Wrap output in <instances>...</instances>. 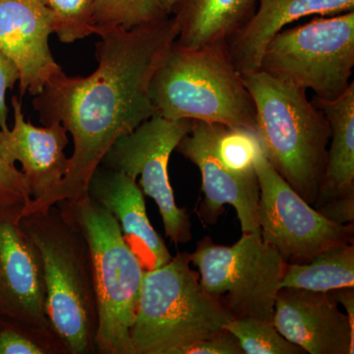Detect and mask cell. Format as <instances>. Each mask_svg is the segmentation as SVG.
I'll return each instance as SVG.
<instances>
[{
  "label": "cell",
  "instance_id": "2e32d148",
  "mask_svg": "<svg viewBox=\"0 0 354 354\" xmlns=\"http://www.w3.org/2000/svg\"><path fill=\"white\" fill-rule=\"evenodd\" d=\"M330 127V148L322 185L314 208L333 223L354 221V82L332 101L314 97Z\"/></svg>",
  "mask_w": 354,
  "mask_h": 354
},
{
  "label": "cell",
  "instance_id": "83f0119b",
  "mask_svg": "<svg viewBox=\"0 0 354 354\" xmlns=\"http://www.w3.org/2000/svg\"><path fill=\"white\" fill-rule=\"evenodd\" d=\"M19 80V69L10 58L0 50V130L2 131L9 129L7 123L8 108L6 102V91L13 88Z\"/></svg>",
  "mask_w": 354,
  "mask_h": 354
},
{
  "label": "cell",
  "instance_id": "9a60e30c",
  "mask_svg": "<svg viewBox=\"0 0 354 354\" xmlns=\"http://www.w3.org/2000/svg\"><path fill=\"white\" fill-rule=\"evenodd\" d=\"M14 113L12 129L0 130V156L11 165H22L32 199H39L55 189L68 171L67 130L59 122L37 127L25 120L22 102L11 100Z\"/></svg>",
  "mask_w": 354,
  "mask_h": 354
},
{
  "label": "cell",
  "instance_id": "30bf717a",
  "mask_svg": "<svg viewBox=\"0 0 354 354\" xmlns=\"http://www.w3.org/2000/svg\"><path fill=\"white\" fill-rule=\"evenodd\" d=\"M258 218L261 239L278 250L286 264H304L330 246L353 243L354 225L321 215L279 176L265 153L258 156Z\"/></svg>",
  "mask_w": 354,
  "mask_h": 354
},
{
  "label": "cell",
  "instance_id": "f1b7e54d",
  "mask_svg": "<svg viewBox=\"0 0 354 354\" xmlns=\"http://www.w3.org/2000/svg\"><path fill=\"white\" fill-rule=\"evenodd\" d=\"M333 291L335 292V299L346 310L349 322L354 328V288H341V290Z\"/></svg>",
  "mask_w": 354,
  "mask_h": 354
},
{
  "label": "cell",
  "instance_id": "5bb4252c",
  "mask_svg": "<svg viewBox=\"0 0 354 354\" xmlns=\"http://www.w3.org/2000/svg\"><path fill=\"white\" fill-rule=\"evenodd\" d=\"M53 28V14L38 0H0V50L19 69L21 97H36L62 71L48 41Z\"/></svg>",
  "mask_w": 354,
  "mask_h": 354
},
{
  "label": "cell",
  "instance_id": "277c9868",
  "mask_svg": "<svg viewBox=\"0 0 354 354\" xmlns=\"http://www.w3.org/2000/svg\"><path fill=\"white\" fill-rule=\"evenodd\" d=\"M43 260L46 312L69 354H97V305L85 237L57 205L20 216Z\"/></svg>",
  "mask_w": 354,
  "mask_h": 354
},
{
  "label": "cell",
  "instance_id": "484cf974",
  "mask_svg": "<svg viewBox=\"0 0 354 354\" xmlns=\"http://www.w3.org/2000/svg\"><path fill=\"white\" fill-rule=\"evenodd\" d=\"M32 200L23 172L0 156V205H26Z\"/></svg>",
  "mask_w": 354,
  "mask_h": 354
},
{
  "label": "cell",
  "instance_id": "8992f818",
  "mask_svg": "<svg viewBox=\"0 0 354 354\" xmlns=\"http://www.w3.org/2000/svg\"><path fill=\"white\" fill-rule=\"evenodd\" d=\"M190 264V253L179 252L144 274L130 330L134 354H176L221 332L230 320Z\"/></svg>",
  "mask_w": 354,
  "mask_h": 354
},
{
  "label": "cell",
  "instance_id": "7402d4cb",
  "mask_svg": "<svg viewBox=\"0 0 354 354\" xmlns=\"http://www.w3.org/2000/svg\"><path fill=\"white\" fill-rule=\"evenodd\" d=\"M162 0H95V26H114L131 30L169 19Z\"/></svg>",
  "mask_w": 354,
  "mask_h": 354
},
{
  "label": "cell",
  "instance_id": "ba28073f",
  "mask_svg": "<svg viewBox=\"0 0 354 354\" xmlns=\"http://www.w3.org/2000/svg\"><path fill=\"white\" fill-rule=\"evenodd\" d=\"M190 263L198 268L202 288L228 319L272 322L286 265L274 247L252 234H242L232 246L206 236L190 254Z\"/></svg>",
  "mask_w": 354,
  "mask_h": 354
},
{
  "label": "cell",
  "instance_id": "6da1fadb",
  "mask_svg": "<svg viewBox=\"0 0 354 354\" xmlns=\"http://www.w3.org/2000/svg\"><path fill=\"white\" fill-rule=\"evenodd\" d=\"M99 66L88 77L59 72L32 100L44 127L59 122L73 137L68 171L46 196L24 205L21 216L39 213L58 202L87 194L88 183L116 140L156 114L149 86L177 38L169 17L158 24L125 30L95 26Z\"/></svg>",
  "mask_w": 354,
  "mask_h": 354
},
{
  "label": "cell",
  "instance_id": "4316f807",
  "mask_svg": "<svg viewBox=\"0 0 354 354\" xmlns=\"http://www.w3.org/2000/svg\"><path fill=\"white\" fill-rule=\"evenodd\" d=\"M176 354H244L234 335L223 329L218 334L183 346Z\"/></svg>",
  "mask_w": 354,
  "mask_h": 354
},
{
  "label": "cell",
  "instance_id": "ac0fdd59",
  "mask_svg": "<svg viewBox=\"0 0 354 354\" xmlns=\"http://www.w3.org/2000/svg\"><path fill=\"white\" fill-rule=\"evenodd\" d=\"M250 21L228 41L239 73L258 71L266 46L286 26L307 16H334L354 11V0H257Z\"/></svg>",
  "mask_w": 354,
  "mask_h": 354
},
{
  "label": "cell",
  "instance_id": "4fadbf2b",
  "mask_svg": "<svg viewBox=\"0 0 354 354\" xmlns=\"http://www.w3.org/2000/svg\"><path fill=\"white\" fill-rule=\"evenodd\" d=\"M272 323L306 353L353 354L354 328L328 292L281 288Z\"/></svg>",
  "mask_w": 354,
  "mask_h": 354
},
{
  "label": "cell",
  "instance_id": "9c48e42d",
  "mask_svg": "<svg viewBox=\"0 0 354 354\" xmlns=\"http://www.w3.org/2000/svg\"><path fill=\"white\" fill-rule=\"evenodd\" d=\"M193 123L189 120H167L156 113L116 140L100 164L135 179L141 176L140 188L157 203L165 235L176 245L192 239V225L187 211L177 206L169 181V162Z\"/></svg>",
  "mask_w": 354,
  "mask_h": 354
},
{
  "label": "cell",
  "instance_id": "cb8c5ba5",
  "mask_svg": "<svg viewBox=\"0 0 354 354\" xmlns=\"http://www.w3.org/2000/svg\"><path fill=\"white\" fill-rule=\"evenodd\" d=\"M216 151L227 169L234 174L248 176L256 174V160L264 149L256 130L221 125Z\"/></svg>",
  "mask_w": 354,
  "mask_h": 354
},
{
  "label": "cell",
  "instance_id": "44dd1931",
  "mask_svg": "<svg viewBox=\"0 0 354 354\" xmlns=\"http://www.w3.org/2000/svg\"><path fill=\"white\" fill-rule=\"evenodd\" d=\"M0 354H69L51 326L32 325L0 314Z\"/></svg>",
  "mask_w": 354,
  "mask_h": 354
},
{
  "label": "cell",
  "instance_id": "e0dca14e",
  "mask_svg": "<svg viewBox=\"0 0 354 354\" xmlns=\"http://www.w3.org/2000/svg\"><path fill=\"white\" fill-rule=\"evenodd\" d=\"M87 194L115 218L123 239L145 272L171 261L164 239L149 221L144 193L136 179L99 165L88 183Z\"/></svg>",
  "mask_w": 354,
  "mask_h": 354
},
{
  "label": "cell",
  "instance_id": "603a6c76",
  "mask_svg": "<svg viewBox=\"0 0 354 354\" xmlns=\"http://www.w3.org/2000/svg\"><path fill=\"white\" fill-rule=\"evenodd\" d=\"M223 329L234 335L244 354L306 353L279 334L272 322L255 318L230 319Z\"/></svg>",
  "mask_w": 354,
  "mask_h": 354
},
{
  "label": "cell",
  "instance_id": "3957f363",
  "mask_svg": "<svg viewBox=\"0 0 354 354\" xmlns=\"http://www.w3.org/2000/svg\"><path fill=\"white\" fill-rule=\"evenodd\" d=\"M149 92L156 113L167 120L256 130L255 104L227 43L185 48L174 41L156 69Z\"/></svg>",
  "mask_w": 354,
  "mask_h": 354
},
{
  "label": "cell",
  "instance_id": "d4e9b609",
  "mask_svg": "<svg viewBox=\"0 0 354 354\" xmlns=\"http://www.w3.org/2000/svg\"><path fill=\"white\" fill-rule=\"evenodd\" d=\"M55 17V34L60 41L71 44L95 34V0H38Z\"/></svg>",
  "mask_w": 354,
  "mask_h": 354
},
{
  "label": "cell",
  "instance_id": "7a4b0ae2",
  "mask_svg": "<svg viewBox=\"0 0 354 354\" xmlns=\"http://www.w3.org/2000/svg\"><path fill=\"white\" fill-rule=\"evenodd\" d=\"M256 109V130L270 164L314 206L327 167L330 127L306 90L262 70L241 73Z\"/></svg>",
  "mask_w": 354,
  "mask_h": 354
},
{
  "label": "cell",
  "instance_id": "ffe728a7",
  "mask_svg": "<svg viewBox=\"0 0 354 354\" xmlns=\"http://www.w3.org/2000/svg\"><path fill=\"white\" fill-rule=\"evenodd\" d=\"M354 286V245L330 246L304 264H286L281 288L330 292Z\"/></svg>",
  "mask_w": 354,
  "mask_h": 354
},
{
  "label": "cell",
  "instance_id": "f546056e",
  "mask_svg": "<svg viewBox=\"0 0 354 354\" xmlns=\"http://www.w3.org/2000/svg\"><path fill=\"white\" fill-rule=\"evenodd\" d=\"M177 0H162V6H164L165 11L171 15L172 7L176 3Z\"/></svg>",
  "mask_w": 354,
  "mask_h": 354
},
{
  "label": "cell",
  "instance_id": "52a82bcc",
  "mask_svg": "<svg viewBox=\"0 0 354 354\" xmlns=\"http://www.w3.org/2000/svg\"><path fill=\"white\" fill-rule=\"evenodd\" d=\"M354 67V11L319 16L283 29L266 46L260 70L332 101L344 94Z\"/></svg>",
  "mask_w": 354,
  "mask_h": 354
},
{
  "label": "cell",
  "instance_id": "5b68a950",
  "mask_svg": "<svg viewBox=\"0 0 354 354\" xmlns=\"http://www.w3.org/2000/svg\"><path fill=\"white\" fill-rule=\"evenodd\" d=\"M80 230L92 259L97 305V354H134L130 330L143 281V266L127 245L115 218L88 194L58 202Z\"/></svg>",
  "mask_w": 354,
  "mask_h": 354
},
{
  "label": "cell",
  "instance_id": "8fae6325",
  "mask_svg": "<svg viewBox=\"0 0 354 354\" xmlns=\"http://www.w3.org/2000/svg\"><path fill=\"white\" fill-rule=\"evenodd\" d=\"M220 127L216 123L194 121L191 131L181 139L176 149L196 165L201 172L205 198L198 209V215L207 225H215L223 213V206L230 205L236 211L242 234H252L261 239L257 174H234L221 162L216 151Z\"/></svg>",
  "mask_w": 354,
  "mask_h": 354
},
{
  "label": "cell",
  "instance_id": "d6986e66",
  "mask_svg": "<svg viewBox=\"0 0 354 354\" xmlns=\"http://www.w3.org/2000/svg\"><path fill=\"white\" fill-rule=\"evenodd\" d=\"M257 0H177L176 44L185 48L228 43L250 21Z\"/></svg>",
  "mask_w": 354,
  "mask_h": 354
},
{
  "label": "cell",
  "instance_id": "7c38bea8",
  "mask_svg": "<svg viewBox=\"0 0 354 354\" xmlns=\"http://www.w3.org/2000/svg\"><path fill=\"white\" fill-rule=\"evenodd\" d=\"M23 206L0 205V314L48 327L43 260L21 227Z\"/></svg>",
  "mask_w": 354,
  "mask_h": 354
}]
</instances>
